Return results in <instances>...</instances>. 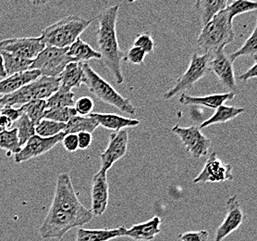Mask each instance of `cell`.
Here are the masks:
<instances>
[{"label":"cell","instance_id":"1","mask_svg":"<svg viewBox=\"0 0 257 241\" xmlns=\"http://www.w3.org/2000/svg\"><path fill=\"white\" fill-rule=\"evenodd\" d=\"M93 217L91 210L79 199L70 175L61 173L57 179L52 204L39 228V234L45 239H60L67 232L82 227Z\"/></svg>","mask_w":257,"mask_h":241},{"label":"cell","instance_id":"2","mask_svg":"<svg viewBox=\"0 0 257 241\" xmlns=\"http://www.w3.org/2000/svg\"><path fill=\"white\" fill-rule=\"evenodd\" d=\"M119 7H108L97 15L96 45L101 60L110 71L118 85L124 82L122 72V59L124 52L119 47L117 36V20Z\"/></svg>","mask_w":257,"mask_h":241},{"label":"cell","instance_id":"3","mask_svg":"<svg viewBox=\"0 0 257 241\" xmlns=\"http://www.w3.org/2000/svg\"><path fill=\"white\" fill-rule=\"evenodd\" d=\"M234 38L233 23L229 22L227 12L224 10L203 26L197 38V45L205 54L211 57L223 50L233 42Z\"/></svg>","mask_w":257,"mask_h":241},{"label":"cell","instance_id":"4","mask_svg":"<svg viewBox=\"0 0 257 241\" xmlns=\"http://www.w3.org/2000/svg\"><path fill=\"white\" fill-rule=\"evenodd\" d=\"M92 20L78 15H69L42 31L41 37L47 47L68 48L87 29Z\"/></svg>","mask_w":257,"mask_h":241},{"label":"cell","instance_id":"5","mask_svg":"<svg viewBox=\"0 0 257 241\" xmlns=\"http://www.w3.org/2000/svg\"><path fill=\"white\" fill-rule=\"evenodd\" d=\"M82 70L84 73L83 84L95 98L105 104L115 107L120 112H126L130 115L136 114V108L132 104L131 100L119 94L110 84L94 71L87 62L82 63Z\"/></svg>","mask_w":257,"mask_h":241},{"label":"cell","instance_id":"6","mask_svg":"<svg viewBox=\"0 0 257 241\" xmlns=\"http://www.w3.org/2000/svg\"><path fill=\"white\" fill-rule=\"evenodd\" d=\"M210 56L207 54L199 55L194 52L190 60V64L186 71L178 79L175 86L169 89L165 94V100H170L179 93H184V91L193 89V86L205 77L209 71Z\"/></svg>","mask_w":257,"mask_h":241},{"label":"cell","instance_id":"7","mask_svg":"<svg viewBox=\"0 0 257 241\" xmlns=\"http://www.w3.org/2000/svg\"><path fill=\"white\" fill-rule=\"evenodd\" d=\"M67 51L68 48L46 47L34 59L30 70L40 71L41 76L59 77L67 64L73 62Z\"/></svg>","mask_w":257,"mask_h":241},{"label":"cell","instance_id":"8","mask_svg":"<svg viewBox=\"0 0 257 241\" xmlns=\"http://www.w3.org/2000/svg\"><path fill=\"white\" fill-rule=\"evenodd\" d=\"M46 47L41 36L9 38L0 41V52H7L29 60H34Z\"/></svg>","mask_w":257,"mask_h":241},{"label":"cell","instance_id":"9","mask_svg":"<svg viewBox=\"0 0 257 241\" xmlns=\"http://www.w3.org/2000/svg\"><path fill=\"white\" fill-rule=\"evenodd\" d=\"M172 132L180 137L182 145L194 159H200L207 155L211 147V140L202 133L198 126L181 127L176 124Z\"/></svg>","mask_w":257,"mask_h":241},{"label":"cell","instance_id":"10","mask_svg":"<svg viewBox=\"0 0 257 241\" xmlns=\"http://www.w3.org/2000/svg\"><path fill=\"white\" fill-rule=\"evenodd\" d=\"M107 147L100 155V172L107 173L117 160L123 158L128 150V133L126 129L113 132L109 135Z\"/></svg>","mask_w":257,"mask_h":241},{"label":"cell","instance_id":"11","mask_svg":"<svg viewBox=\"0 0 257 241\" xmlns=\"http://www.w3.org/2000/svg\"><path fill=\"white\" fill-rule=\"evenodd\" d=\"M65 133L62 132L53 137H41L35 135L30 138L19 152L14 155V160L16 164H23L30 159H35L39 156L50 151L53 147L62 141Z\"/></svg>","mask_w":257,"mask_h":241},{"label":"cell","instance_id":"12","mask_svg":"<svg viewBox=\"0 0 257 241\" xmlns=\"http://www.w3.org/2000/svg\"><path fill=\"white\" fill-rule=\"evenodd\" d=\"M232 165L224 164L218 159L216 152L208 156L201 173L193 179L194 184L198 183H219L233 180Z\"/></svg>","mask_w":257,"mask_h":241},{"label":"cell","instance_id":"13","mask_svg":"<svg viewBox=\"0 0 257 241\" xmlns=\"http://www.w3.org/2000/svg\"><path fill=\"white\" fill-rule=\"evenodd\" d=\"M209 71L216 74L220 84L225 89H228V92L235 93L238 87L234 73L233 62L229 60L224 49L211 56Z\"/></svg>","mask_w":257,"mask_h":241},{"label":"cell","instance_id":"14","mask_svg":"<svg viewBox=\"0 0 257 241\" xmlns=\"http://www.w3.org/2000/svg\"><path fill=\"white\" fill-rule=\"evenodd\" d=\"M244 214L241 210L238 197L231 196L227 200V214L216 229L215 240L223 241L228 235L238 229L243 222Z\"/></svg>","mask_w":257,"mask_h":241},{"label":"cell","instance_id":"15","mask_svg":"<svg viewBox=\"0 0 257 241\" xmlns=\"http://www.w3.org/2000/svg\"><path fill=\"white\" fill-rule=\"evenodd\" d=\"M92 206L91 212L94 216H101L105 213L109 200V186L107 173L98 172L94 175L91 189Z\"/></svg>","mask_w":257,"mask_h":241},{"label":"cell","instance_id":"16","mask_svg":"<svg viewBox=\"0 0 257 241\" xmlns=\"http://www.w3.org/2000/svg\"><path fill=\"white\" fill-rule=\"evenodd\" d=\"M236 93H223V94H212L203 97H194L186 93H181L179 102L184 106H203L214 109L223 105L226 101L233 100Z\"/></svg>","mask_w":257,"mask_h":241},{"label":"cell","instance_id":"17","mask_svg":"<svg viewBox=\"0 0 257 241\" xmlns=\"http://www.w3.org/2000/svg\"><path fill=\"white\" fill-rule=\"evenodd\" d=\"M161 222L162 221L159 216H154L148 221L136 223L131 228L126 229L125 236L137 241L153 240L161 233Z\"/></svg>","mask_w":257,"mask_h":241},{"label":"cell","instance_id":"18","mask_svg":"<svg viewBox=\"0 0 257 241\" xmlns=\"http://www.w3.org/2000/svg\"><path fill=\"white\" fill-rule=\"evenodd\" d=\"M88 116L94 119L99 125L105 129L118 132L126 128L136 127L140 124V121L136 119L123 117L113 113H90Z\"/></svg>","mask_w":257,"mask_h":241},{"label":"cell","instance_id":"19","mask_svg":"<svg viewBox=\"0 0 257 241\" xmlns=\"http://www.w3.org/2000/svg\"><path fill=\"white\" fill-rule=\"evenodd\" d=\"M41 76L37 70H28L0 80V96L12 94Z\"/></svg>","mask_w":257,"mask_h":241},{"label":"cell","instance_id":"20","mask_svg":"<svg viewBox=\"0 0 257 241\" xmlns=\"http://www.w3.org/2000/svg\"><path fill=\"white\" fill-rule=\"evenodd\" d=\"M126 227L103 229H85L79 227L77 230L75 241H110L120 236H125Z\"/></svg>","mask_w":257,"mask_h":241},{"label":"cell","instance_id":"21","mask_svg":"<svg viewBox=\"0 0 257 241\" xmlns=\"http://www.w3.org/2000/svg\"><path fill=\"white\" fill-rule=\"evenodd\" d=\"M60 87L63 89H78L84 81V73L82 62H70L65 67L59 76Z\"/></svg>","mask_w":257,"mask_h":241},{"label":"cell","instance_id":"22","mask_svg":"<svg viewBox=\"0 0 257 241\" xmlns=\"http://www.w3.org/2000/svg\"><path fill=\"white\" fill-rule=\"evenodd\" d=\"M67 55L73 62H87L91 59L101 60V56L98 51L94 50L89 44L78 38L70 47H68Z\"/></svg>","mask_w":257,"mask_h":241},{"label":"cell","instance_id":"23","mask_svg":"<svg viewBox=\"0 0 257 241\" xmlns=\"http://www.w3.org/2000/svg\"><path fill=\"white\" fill-rule=\"evenodd\" d=\"M227 0H199L195 3V8L200 12V20L203 26L208 24L212 19L222 12L228 5Z\"/></svg>","mask_w":257,"mask_h":241},{"label":"cell","instance_id":"24","mask_svg":"<svg viewBox=\"0 0 257 241\" xmlns=\"http://www.w3.org/2000/svg\"><path fill=\"white\" fill-rule=\"evenodd\" d=\"M244 111L245 110L243 108L221 105V106L216 108L215 110V113L210 118L206 119L205 122H203L202 124L199 126V128L203 129V128L208 127L213 124L227 123L228 121H231L235 118L238 117L240 114L243 113Z\"/></svg>","mask_w":257,"mask_h":241},{"label":"cell","instance_id":"25","mask_svg":"<svg viewBox=\"0 0 257 241\" xmlns=\"http://www.w3.org/2000/svg\"><path fill=\"white\" fill-rule=\"evenodd\" d=\"M99 126L98 123L90 116H80L76 115L71 118L66 124L65 135L67 134H79L82 132H87L92 134Z\"/></svg>","mask_w":257,"mask_h":241},{"label":"cell","instance_id":"26","mask_svg":"<svg viewBox=\"0 0 257 241\" xmlns=\"http://www.w3.org/2000/svg\"><path fill=\"white\" fill-rule=\"evenodd\" d=\"M75 104V94L70 89L59 87V90L46 100L47 110L56 108H70Z\"/></svg>","mask_w":257,"mask_h":241},{"label":"cell","instance_id":"27","mask_svg":"<svg viewBox=\"0 0 257 241\" xmlns=\"http://www.w3.org/2000/svg\"><path fill=\"white\" fill-rule=\"evenodd\" d=\"M0 53L2 55L3 60H4V67H5L7 77L23 72V71H28L34 61L29 59H22L7 52H0Z\"/></svg>","mask_w":257,"mask_h":241},{"label":"cell","instance_id":"28","mask_svg":"<svg viewBox=\"0 0 257 241\" xmlns=\"http://www.w3.org/2000/svg\"><path fill=\"white\" fill-rule=\"evenodd\" d=\"M12 128L17 130L18 138L22 147H24L32 136L35 135V124L30 121L29 118L24 113H23V115L16 122L13 123Z\"/></svg>","mask_w":257,"mask_h":241},{"label":"cell","instance_id":"29","mask_svg":"<svg viewBox=\"0 0 257 241\" xmlns=\"http://www.w3.org/2000/svg\"><path fill=\"white\" fill-rule=\"evenodd\" d=\"M21 148L22 147L18 138L17 130L12 128L0 133V149L5 150L8 157H11L12 154L15 155L21 150Z\"/></svg>","mask_w":257,"mask_h":241},{"label":"cell","instance_id":"30","mask_svg":"<svg viewBox=\"0 0 257 241\" xmlns=\"http://www.w3.org/2000/svg\"><path fill=\"white\" fill-rule=\"evenodd\" d=\"M256 25L254 26V28L252 30L251 35L247 38V40L244 42V44L241 47L234 51L230 55H228V59L233 62L235 59L240 58V57H243V56H250L252 57L254 61H256V54H257V36H256Z\"/></svg>","mask_w":257,"mask_h":241},{"label":"cell","instance_id":"31","mask_svg":"<svg viewBox=\"0 0 257 241\" xmlns=\"http://www.w3.org/2000/svg\"><path fill=\"white\" fill-rule=\"evenodd\" d=\"M21 109L30 121L36 125L45 116L47 111L46 100H32L21 107Z\"/></svg>","mask_w":257,"mask_h":241},{"label":"cell","instance_id":"32","mask_svg":"<svg viewBox=\"0 0 257 241\" xmlns=\"http://www.w3.org/2000/svg\"><path fill=\"white\" fill-rule=\"evenodd\" d=\"M257 9V2L255 1H246V0H237L228 2L225 11L227 12L229 22L233 23V19L239 15L247 12H255Z\"/></svg>","mask_w":257,"mask_h":241},{"label":"cell","instance_id":"33","mask_svg":"<svg viewBox=\"0 0 257 241\" xmlns=\"http://www.w3.org/2000/svg\"><path fill=\"white\" fill-rule=\"evenodd\" d=\"M65 128H66V124L58 123L47 119H43L35 125V135L48 138V137L56 136L60 133L64 132Z\"/></svg>","mask_w":257,"mask_h":241},{"label":"cell","instance_id":"34","mask_svg":"<svg viewBox=\"0 0 257 241\" xmlns=\"http://www.w3.org/2000/svg\"><path fill=\"white\" fill-rule=\"evenodd\" d=\"M78 115L74 107L70 108H56L47 110L45 112L44 119L55 121L58 123L67 124L70 119Z\"/></svg>","mask_w":257,"mask_h":241},{"label":"cell","instance_id":"35","mask_svg":"<svg viewBox=\"0 0 257 241\" xmlns=\"http://www.w3.org/2000/svg\"><path fill=\"white\" fill-rule=\"evenodd\" d=\"M134 47H139L142 50H144L147 54H151L154 52L155 49V42L153 40L151 35L148 33L140 34L136 36L134 41Z\"/></svg>","mask_w":257,"mask_h":241},{"label":"cell","instance_id":"36","mask_svg":"<svg viewBox=\"0 0 257 241\" xmlns=\"http://www.w3.org/2000/svg\"><path fill=\"white\" fill-rule=\"evenodd\" d=\"M146 53L139 47H133L124 53V60L134 65H141L146 59Z\"/></svg>","mask_w":257,"mask_h":241},{"label":"cell","instance_id":"37","mask_svg":"<svg viewBox=\"0 0 257 241\" xmlns=\"http://www.w3.org/2000/svg\"><path fill=\"white\" fill-rule=\"evenodd\" d=\"M75 111L80 116H88L94 109V101L88 97H82L75 101Z\"/></svg>","mask_w":257,"mask_h":241},{"label":"cell","instance_id":"38","mask_svg":"<svg viewBox=\"0 0 257 241\" xmlns=\"http://www.w3.org/2000/svg\"><path fill=\"white\" fill-rule=\"evenodd\" d=\"M181 241H208L209 233L206 230L188 231L179 235Z\"/></svg>","mask_w":257,"mask_h":241},{"label":"cell","instance_id":"39","mask_svg":"<svg viewBox=\"0 0 257 241\" xmlns=\"http://www.w3.org/2000/svg\"><path fill=\"white\" fill-rule=\"evenodd\" d=\"M62 144L65 149L69 152H75L79 149L78 136L76 134H67L62 139Z\"/></svg>","mask_w":257,"mask_h":241},{"label":"cell","instance_id":"40","mask_svg":"<svg viewBox=\"0 0 257 241\" xmlns=\"http://www.w3.org/2000/svg\"><path fill=\"white\" fill-rule=\"evenodd\" d=\"M23 111L21 108L16 109L14 107L3 106L0 110V115H4L7 118H9L12 123L16 122L19 118L23 115Z\"/></svg>","mask_w":257,"mask_h":241},{"label":"cell","instance_id":"41","mask_svg":"<svg viewBox=\"0 0 257 241\" xmlns=\"http://www.w3.org/2000/svg\"><path fill=\"white\" fill-rule=\"evenodd\" d=\"M78 136V146L80 149H87L88 147L91 146L92 141H93V137H92V134L87 133V132H82V133H79L77 134Z\"/></svg>","mask_w":257,"mask_h":241},{"label":"cell","instance_id":"42","mask_svg":"<svg viewBox=\"0 0 257 241\" xmlns=\"http://www.w3.org/2000/svg\"><path fill=\"white\" fill-rule=\"evenodd\" d=\"M257 64L256 61H254V64L252 65L251 67H250V69H248L247 71L240 74V76L238 77V79L241 81V82H247L249 79L251 78H255L257 75L256 73Z\"/></svg>","mask_w":257,"mask_h":241},{"label":"cell","instance_id":"43","mask_svg":"<svg viewBox=\"0 0 257 241\" xmlns=\"http://www.w3.org/2000/svg\"><path fill=\"white\" fill-rule=\"evenodd\" d=\"M7 77L6 71H5V67H4V60L3 57L0 53V78L5 79Z\"/></svg>","mask_w":257,"mask_h":241},{"label":"cell","instance_id":"44","mask_svg":"<svg viewBox=\"0 0 257 241\" xmlns=\"http://www.w3.org/2000/svg\"><path fill=\"white\" fill-rule=\"evenodd\" d=\"M3 131H5V129L0 125V133H1V132H3Z\"/></svg>","mask_w":257,"mask_h":241}]
</instances>
